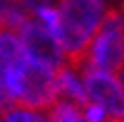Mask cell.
I'll use <instances>...</instances> for the list:
<instances>
[{"mask_svg":"<svg viewBox=\"0 0 124 122\" xmlns=\"http://www.w3.org/2000/svg\"><path fill=\"white\" fill-rule=\"evenodd\" d=\"M0 122H48V117L36 108H26V105H19V103H7L5 110L0 113Z\"/></svg>","mask_w":124,"mask_h":122,"instance_id":"obj_7","label":"cell"},{"mask_svg":"<svg viewBox=\"0 0 124 122\" xmlns=\"http://www.w3.org/2000/svg\"><path fill=\"white\" fill-rule=\"evenodd\" d=\"M55 101H57L55 70H48L43 65H36V62L29 60L17 103L19 105H26V108L43 110V108H50Z\"/></svg>","mask_w":124,"mask_h":122,"instance_id":"obj_5","label":"cell"},{"mask_svg":"<svg viewBox=\"0 0 124 122\" xmlns=\"http://www.w3.org/2000/svg\"><path fill=\"white\" fill-rule=\"evenodd\" d=\"M79 72L84 74L81 81H84L86 101L103 105L110 117H122V77L91 67H81Z\"/></svg>","mask_w":124,"mask_h":122,"instance_id":"obj_4","label":"cell"},{"mask_svg":"<svg viewBox=\"0 0 124 122\" xmlns=\"http://www.w3.org/2000/svg\"><path fill=\"white\" fill-rule=\"evenodd\" d=\"M55 86H57V98L72 101L77 105L86 103V91H84V81H81V72L72 65H60L55 70Z\"/></svg>","mask_w":124,"mask_h":122,"instance_id":"obj_6","label":"cell"},{"mask_svg":"<svg viewBox=\"0 0 124 122\" xmlns=\"http://www.w3.org/2000/svg\"><path fill=\"white\" fill-rule=\"evenodd\" d=\"M5 105H7V98H5V93H2V89H0V113L5 110Z\"/></svg>","mask_w":124,"mask_h":122,"instance_id":"obj_10","label":"cell"},{"mask_svg":"<svg viewBox=\"0 0 124 122\" xmlns=\"http://www.w3.org/2000/svg\"><path fill=\"white\" fill-rule=\"evenodd\" d=\"M110 0H60L57 2V43L64 53V62L81 70L86 46L95 29L110 12Z\"/></svg>","mask_w":124,"mask_h":122,"instance_id":"obj_1","label":"cell"},{"mask_svg":"<svg viewBox=\"0 0 124 122\" xmlns=\"http://www.w3.org/2000/svg\"><path fill=\"white\" fill-rule=\"evenodd\" d=\"M48 122H86V117L81 115V105L72 103V101H64V98H57L50 105Z\"/></svg>","mask_w":124,"mask_h":122,"instance_id":"obj_8","label":"cell"},{"mask_svg":"<svg viewBox=\"0 0 124 122\" xmlns=\"http://www.w3.org/2000/svg\"><path fill=\"white\" fill-rule=\"evenodd\" d=\"M81 115L86 117V122H105L110 117L108 110L103 105H98V103H91V101H86L84 103V110H81Z\"/></svg>","mask_w":124,"mask_h":122,"instance_id":"obj_9","label":"cell"},{"mask_svg":"<svg viewBox=\"0 0 124 122\" xmlns=\"http://www.w3.org/2000/svg\"><path fill=\"white\" fill-rule=\"evenodd\" d=\"M122 10L110 7L105 19L100 22V26L95 29L91 36L88 46H86V55L81 67H91V70H105V72H122Z\"/></svg>","mask_w":124,"mask_h":122,"instance_id":"obj_2","label":"cell"},{"mask_svg":"<svg viewBox=\"0 0 124 122\" xmlns=\"http://www.w3.org/2000/svg\"><path fill=\"white\" fill-rule=\"evenodd\" d=\"M17 36H19V41H22L24 55H26L31 62L43 65L48 70H57L60 65H64V53H62L57 38H55L38 19L29 17V19L17 29Z\"/></svg>","mask_w":124,"mask_h":122,"instance_id":"obj_3","label":"cell"}]
</instances>
